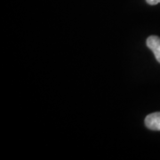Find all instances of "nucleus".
<instances>
[{
  "mask_svg": "<svg viewBox=\"0 0 160 160\" xmlns=\"http://www.w3.org/2000/svg\"><path fill=\"white\" fill-rule=\"evenodd\" d=\"M160 46V38L158 36H150L147 39V46L153 52Z\"/></svg>",
  "mask_w": 160,
  "mask_h": 160,
  "instance_id": "nucleus-2",
  "label": "nucleus"
},
{
  "mask_svg": "<svg viewBox=\"0 0 160 160\" xmlns=\"http://www.w3.org/2000/svg\"><path fill=\"white\" fill-rule=\"evenodd\" d=\"M146 1L149 5H151V6H155L160 3V0H146Z\"/></svg>",
  "mask_w": 160,
  "mask_h": 160,
  "instance_id": "nucleus-4",
  "label": "nucleus"
},
{
  "mask_svg": "<svg viewBox=\"0 0 160 160\" xmlns=\"http://www.w3.org/2000/svg\"><path fill=\"white\" fill-rule=\"evenodd\" d=\"M145 126L150 130L160 131V112L148 115L145 118Z\"/></svg>",
  "mask_w": 160,
  "mask_h": 160,
  "instance_id": "nucleus-1",
  "label": "nucleus"
},
{
  "mask_svg": "<svg viewBox=\"0 0 160 160\" xmlns=\"http://www.w3.org/2000/svg\"><path fill=\"white\" fill-rule=\"evenodd\" d=\"M153 53L155 54V57L157 59V61L160 63V46L156 48L154 51H153Z\"/></svg>",
  "mask_w": 160,
  "mask_h": 160,
  "instance_id": "nucleus-3",
  "label": "nucleus"
}]
</instances>
